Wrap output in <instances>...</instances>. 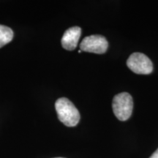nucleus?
Returning <instances> with one entry per match:
<instances>
[{
    "label": "nucleus",
    "mask_w": 158,
    "mask_h": 158,
    "mask_svg": "<svg viewBox=\"0 0 158 158\" xmlns=\"http://www.w3.org/2000/svg\"><path fill=\"white\" fill-rule=\"evenodd\" d=\"M59 121L67 127H75L80 121V114L76 106L68 98H61L55 103Z\"/></svg>",
    "instance_id": "obj_1"
},
{
    "label": "nucleus",
    "mask_w": 158,
    "mask_h": 158,
    "mask_svg": "<svg viewBox=\"0 0 158 158\" xmlns=\"http://www.w3.org/2000/svg\"><path fill=\"white\" fill-rule=\"evenodd\" d=\"M112 108L116 117L120 121H126L132 115L133 109V100L127 92H122L114 97Z\"/></svg>",
    "instance_id": "obj_2"
},
{
    "label": "nucleus",
    "mask_w": 158,
    "mask_h": 158,
    "mask_svg": "<svg viewBox=\"0 0 158 158\" xmlns=\"http://www.w3.org/2000/svg\"><path fill=\"white\" fill-rule=\"evenodd\" d=\"M127 65L136 74L149 75L153 71V64L150 59L142 53H133L128 58Z\"/></svg>",
    "instance_id": "obj_3"
},
{
    "label": "nucleus",
    "mask_w": 158,
    "mask_h": 158,
    "mask_svg": "<svg viewBox=\"0 0 158 158\" xmlns=\"http://www.w3.org/2000/svg\"><path fill=\"white\" fill-rule=\"evenodd\" d=\"M108 43L106 37L99 35H94L86 37L80 44L81 51L102 54L106 52Z\"/></svg>",
    "instance_id": "obj_4"
},
{
    "label": "nucleus",
    "mask_w": 158,
    "mask_h": 158,
    "mask_svg": "<svg viewBox=\"0 0 158 158\" xmlns=\"http://www.w3.org/2000/svg\"><path fill=\"white\" fill-rule=\"evenodd\" d=\"M81 35V29L78 27H73L65 31L61 40L62 47L68 51L76 49Z\"/></svg>",
    "instance_id": "obj_5"
},
{
    "label": "nucleus",
    "mask_w": 158,
    "mask_h": 158,
    "mask_svg": "<svg viewBox=\"0 0 158 158\" xmlns=\"http://www.w3.org/2000/svg\"><path fill=\"white\" fill-rule=\"evenodd\" d=\"M13 37V31L6 26L0 25V48L10 42Z\"/></svg>",
    "instance_id": "obj_6"
},
{
    "label": "nucleus",
    "mask_w": 158,
    "mask_h": 158,
    "mask_svg": "<svg viewBox=\"0 0 158 158\" xmlns=\"http://www.w3.org/2000/svg\"><path fill=\"white\" fill-rule=\"evenodd\" d=\"M149 158H158V149L154 152Z\"/></svg>",
    "instance_id": "obj_7"
},
{
    "label": "nucleus",
    "mask_w": 158,
    "mask_h": 158,
    "mask_svg": "<svg viewBox=\"0 0 158 158\" xmlns=\"http://www.w3.org/2000/svg\"><path fill=\"white\" fill-rule=\"evenodd\" d=\"M55 158H64V157H55Z\"/></svg>",
    "instance_id": "obj_8"
}]
</instances>
